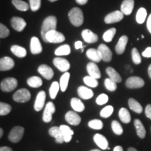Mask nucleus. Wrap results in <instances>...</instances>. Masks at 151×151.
I'll list each match as a JSON object with an SVG mask.
<instances>
[{"label":"nucleus","instance_id":"a211bd4d","mask_svg":"<svg viewBox=\"0 0 151 151\" xmlns=\"http://www.w3.org/2000/svg\"><path fill=\"white\" fill-rule=\"evenodd\" d=\"M43 50L40 41L37 37H33L30 41V51L33 55L40 54Z\"/></svg>","mask_w":151,"mask_h":151},{"label":"nucleus","instance_id":"0e129e2a","mask_svg":"<svg viewBox=\"0 0 151 151\" xmlns=\"http://www.w3.org/2000/svg\"><path fill=\"white\" fill-rule=\"evenodd\" d=\"M49 1H50V2H54V1H58V0H49Z\"/></svg>","mask_w":151,"mask_h":151},{"label":"nucleus","instance_id":"6e6d98bb","mask_svg":"<svg viewBox=\"0 0 151 151\" xmlns=\"http://www.w3.org/2000/svg\"><path fill=\"white\" fill-rule=\"evenodd\" d=\"M0 151H13V150L12 148H10V147L2 146L0 148Z\"/></svg>","mask_w":151,"mask_h":151},{"label":"nucleus","instance_id":"b1692460","mask_svg":"<svg viewBox=\"0 0 151 151\" xmlns=\"http://www.w3.org/2000/svg\"><path fill=\"white\" fill-rule=\"evenodd\" d=\"M127 41L128 37L125 35L122 36V37L119 39L118 42L116 46V52L117 54L121 55L123 53L124 50H125L126 46H127Z\"/></svg>","mask_w":151,"mask_h":151},{"label":"nucleus","instance_id":"7c9ffc66","mask_svg":"<svg viewBox=\"0 0 151 151\" xmlns=\"http://www.w3.org/2000/svg\"><path fill=\"white\" fill-rule=\"evenodd\" d=\"M128 104H129V109L134 111L135 113H141L143 111V107L140 104V103L138 102L137 100L133 99V98H130L128 100Z\"/></svg>","mask_w":151,"mask_h":151},{"label":"nucleus","instance_id":"f8f14e48","mask_svg":"<svg viewBox=\"0 0 151 151\" xmlns=\"http://www.w3.org/2000/svg\"><path fill=\"white\" fill-rule=\"evenodd\" d=\"M65 120L71 125H78L81 122V118L76 111H69L65 114Z\"/></svg>","mask_w":151,"mask_h":151},{"label":"nucleus","instance_id":"603ef678","mask_svg":"<svg viewBox=\"0 0 151 151\" xmlns=\"http://www.w3.org/2000/svg\"><path fill=\"white\" fill-rule=\"evenodd\" d=\"M142 55L145 58H151V47H148L142 52Z\"/></svg>","mask_w":151,"mask_h":151},{"label":"nucleus","instance_id":"13d9d810","mask_svg":"<svg viewBox=\"0 0 151 151\" xmlns=\"http://www.w3.org/2000/svg\"><path fill=\"white\" fill-rule=\"evenodd\" d=\"M113 151H123V148L120 146H117L113 149Z\"/></svg>","mask_w":151,"mask_h":151},{"label":"nucleus","instance_id":"2eb2a0df","mask_svg":"<svg viewBox=\"0 0 151 151\" xmlns=\"http://www.w3.org/2000/svg\"><path fill=\"white\" fill-rule=\"evenodd\" d=\"M46 94L44 91H40L37 94L35 102V110L36 111H40L43 108L46 101Z\"/></svg>","mask_w":151,"mask_h":151},{"label":"nucleus","instance_id":"2f4dec72","mask_svg":"<svg viewBox=\"0 0 151 151\" xmlns=\"http://www.w3.org/2000/svg\"><path fill=\"white\" fill-rule=\"evenodd\" d=\"M119 118L123 123H129L131 121V116L129 111L125 108H121L118 113Z\"/></svg>","mask_w":151,"mask_h":151},{"label":"nucleus","instance_id":"a878e982","mask_svg":"<svg viewBox=\"0 0 151 151\" xmlns=\"http://www.w3.org/2000/svg\"><path fill=\"white\" fill-rule=\"evenodd\" d=\"M60 129L61 130L62 134L64 136V138H65V142H70L71 139H72V136L73 135V133H74L73 130L69 126L64 125V124L60 125Z\"/></svg>","mask_w":151,"mask_h":151},{"label":"nucleus","instance_id":"9d476101","mask_svg":"<svg viewBox=\"0 0 151 151\" xmlns=\"http://www.w3.org/2000/svg\"><path fill=\"white\" fill-rule=\"evenodd\" d=\"M124 14L121 11H115L107 15L104 18V22L106 24H112L118 22L123 19Z\"/></svg>","mask_w":151,"mask_h":151},{"label":"nucleus","instance_id":"a19ab883","mask_svg":"<svg viewBox=\"0 0 151 151\" xmlns=\"http://www.w3.org/2000/svg\"><path fill=\"white\" fill-rule=\"evenodd\" d=\"M103 126L104 124L102 121L99 120V119H94V120H90L88 122V127L93 129L100 130L102 129Z\"/></svg>","mask_w":151,"mask_h":151},{"label":"nucleus","instance_id":"4c0bfd02","mask_svg":"<svg viewBox=\"0 0 151 151\" xmlns=\"http://www.w3.org/2000/svg\"><path fill=\"white\" fill-rule=\"evenodd\" d=\"M60 90V83L57 81L52 83L51 86L50 87V89H49V94H50V97L52 99H55L57 97V94H58V92Z\"/></svg>","mask_w":151,"mask_h":151},{"label":"nucleus","instance_id":"e2e57ef3","mask_svg":"<svg viewBox=\"0 0 151 151\" xmlns=\"http://www.w3.org/2000/svg\"><path fill=\"white\" fill-rule=\"evenodd\" d=\"M90 151H101L100 150H98V149H94V150H91Z\"/></svg>","mask_w":151,"mask_h":151},{"label":"nucleus","instance_id":"72a5a7b5","mask_svg":"<svg viewBox=\"0 0 151 151\" xmlns=\"http://www.w3.org/2000/svg\"><path fill=\"white\" fill-rule=\"evenodd\" d=\"M27 83L31 88H37L42 86L43 81L39 76H32L27 79Z\"/></svg>","mask_w":151,"mask_h":151},{"label":"nucleus","instance_id":"864d4df0","mask_svg":"<svg viewBox=\"0 0 151 151\" xmlns=\"http://www.w3.org/2000/svg\"><path fill=\"white\" fill-rule=\"evenodd\" d=\"M84 46H83V43L81 41H78L75 43V48L76 49H83L84 48Z\"/></svg>","mask_w":151,"mask_h":151},{"label":"nucleus","instance_id":"de8ad7c7","mask_svg":"<svg viewBox=\"0 0 151 151\" xmlns=\"http://www.w3.org/2000/svg\"><path fill=\"white\" fill-rule=\"evenodd\" d=\"M29 6L32 11H37L41 8V0H29Z\"/></svg>","mask_w":151,"mask_h":151},{"label":"nucleus","instance_id":"c756f323","mask_svg":"<svg viewBox=\"0 0 151 151\" xmlns=\"http://www.w3.org/2000/svg\"><path fill=\"white\" fill-rule=\"evenodd\" d=\"M11 51L15 55L18 57V58H24L27 55V50L23 47L18 46V45H14L11 47Z\"/></svg>","mask_w":151,"mask_h":151},{"label":"nucleus","instance_id":"4be33fe9","mask_svg":"<svg viewBox=\"0 0 151 151\" xmlns=\"http://www.w3.org/2000/svg\"><path fill=\"white\" fill-rule=\"evenodd\" d=\"M134 6V0H124L121 4L120 11H122L124 15L129 16L132 14V11H133Z\"/></svg>","mask_w":151,"mask_h":151},{"label":"nucleus","instance_id":"9b49d317","mask_svg":"<svg viewBox=\"0 0 151 151\" xmlns=\"http://www.w3.org/2000/svg\"><path fill=\"white\" fill-rule=\"evenodd\" d=\"M98 50H99L100 55H101V60L106 62H111L112 60L113 53L111 52V49L109 48L106 45L100 44L98 47Z\"/></svg>","mask_w":151,"mask_h":151},{"label":"nucleus","instance_id":"e433bc0d","mask_svg":"<svg viewBox=\"0 0 151 151\" xmlns=\"http://www.w3.org/2000/svg\"><path fill=\"white\" fill-rule=\"evenodd\" d=\"M147 17V11L145 8L141 7L138 10L136 16V20L139 24H143L145 22Z\"/></svg>","mask_w":151,"mask_h":151},{"label":"nucleus","instance_id":"8fccbe9b","mask_svg":"<svg viewBox=\"0 0 151 151\" xmlns=\"http://www.w3.org/2000/svg\"><path fill=\"white\" fill-rule=\"evenodd\" d=\"M9 34H10V31L8 28L2 23L0 24V38L1 39L6 38L9 36Z\"/></svg>","mask_w":151,"mask_h":151},{"label":"nucleus","instance_id":"58836bf2","mask_svg":"<svg viewBox=\"0 0 151 151\" xmlns=\"http://www.w3.org/2000/svg\"><path fill=\"white\" fill-rule=\"evenodd\" d=\"M116 33V28H111L106 31L103 35V39L106 42H111Z\"/></svg>","mask_w":151,"mask_h":151},{"label":"nucleus","instance_id":"052dcab7","mask_svg":"<svg viewBox=\"0 0 151 151\" xmlns=\"http://www.w3.org/2000/svg\"><path fill=\"white\" fill-rule=\"evenodd\" d=\"M127 151H138L137 149L134 148H132V147H130L127 149Z\"/></svg>","mask_w":151,"mask_h":151},{"label":"nucleus","instance_id":"37998d69","mask_svg":"<svg viewBox=\"0 0 151 151\" xmlns=\"http://www.w3.org/2000/svg\"><path fill=\"white\" fill-rule=\"evenodd\" d=\"M113 111H114V109H113L112 106H105L101 111V112H100V116L104 118H109V117H110L112 115Z\"/></svg>","mask_w":151,"mask_h":151},{"label":"nucleus","instance_id":"20e7f679","mask_svg":"<svg viewBox=\"0 0 151 151\" xmlns=\"http://www.w3.org/2000/svg\"><path fill=\"white\" fill-rule=\"evenodd\" d=\"M31 98L29 91L25 88H22L15 92L13 95V99L18 103H24L29 101Z\"/></svg>","mask_w":151,"mask_h":151},{"label":"nucleus","instance_id":"ea45409f","mask_svg":"<svg viewBox=\"0 0 151 151\" xmlns=\"http://www.w3.org/2000/svg\"><path fill=\"white\" fill-rule=\"evenodd\" d=\"M83 81L85 84L87 85L88 86L90 87V88H97L99 85L97 79L93 78V77L90 76H85L83 78Z\"/></svg>","mask_w":151,"mask_h":151},{"label":"nucleus","instance_id":"c9c22d12","mask_svg":"<svg viewBox=\"0 0 151 151\" xmlns=\"http://www.w3.org/2000/svg\"><path fill=\"white\" fill-rule=\"evenodd\" d=\"M71 53V48L68 44L62 45L58 48L55 51V54L58 56L68 55Z\"/></svg>","mask_w":151,"mask_h":151},{"label":"nucleus","instance_id":"473e14b6","mask_svg":"<svg viewBox=\"0 0 151 151\" xmlns=\"http://www.w3.org/2000/svg\"><path fill=\"white\" fill-rule=\"evenodd\" d=\"M70 78V73L69 72H65L63 75L62 76L60 80V90L62 92H65L67 89L68 84H69V81Z\"/></svg>","mask_w":151,"mask_h":151},{"label":"nucleus","instance_id":"6e6552de","mask_svg":"<svg viewBox=\"0 0 151 151\" xmlns=\"http://www.w3.org/2000/svg\"><path fill=\"white\" fill-rule=\"evenodd\" d=\"M55 112V106L52 101H49L45 106L43 114V121L44 122H50L52 120V114Z\"/></svg>","mask_w":151,"mask_h":151},{"label":"nucleus","instance_id":"6ab92c4d","mask_svg":"<svg viewBox=\"0 0 151 151\" xmlns=\"http://www.w3.org/2000/svg\"><path fill=\"white\" fill-rule=\"evenodd\" d=\"M81 35H82L83 40L88 43H96L98 41V39H99L98 35L94 34V32H92L91 30L90 29H86L83 30Z\"/></svg>","mask_w":151,"mask_h":151},{"label":"nucleus","instance_id":"79ce46f5","mask_svg":"<svg viewBox=\"0 0 151 151\" xmlns=\"http://www.w3.org/2000/svg\"><path fill=\"white\" fill-rule=\"evenodd\" d=\"M111 128H112L113 132L116 135H121L123 133V129H122L121 124L117 120H113L111 122Z\"/></svg>","mask_w":151,"mask_h":151},{"label":"nucleus","instance_id":"680f3d73","mask_svg":"<svg viewBox=\"0 0 151 151\" xmlns=\"http://www.w3.org/2000/svg\"><path fill=\"white\" fill-rule=\"evenodd\" d=\"M3 134H4L3 129H2V128H0V137H2V136H3Z\"/></svg>","mask_w":151,"mask_h":151},{"label":"nucleus","instance_id":"f03ea898","mask_svg":"<svg viewBox=\"0 0 151 151\" xmlns=\"http://www.w3.org/2000/svg\"><path fill=\"white\" fill-rule=\"evenodd\" d=\"M71 23L75 27H80L83 23L84 17L83 11L78 7H74L71 9L68 14Z\"/></svg>","mask_w":151,"mask_h":151},{"label":"nucleus","instance_id":"49530a36","mask_svg":"<svg viewBox=\"0 0 151 151\" xmlns=\"http://www.w3.org/2000/svg\"><path fill=\"white\" fill-rule=\"evenodd\" d=\"M132 58L133 62L135 65H139L141 62V57L139 51L136 48H134L132 50Z\"/></svg>","mask_w":151,"mask_h":151},{"label":"nucleus","instance_id":"c85d7f7f","mask_svg":"<svg viewBox=\"0 0 151 151\" xmlns=\"http://www.w3.org/2000/svg\"><path fill=\"white\" fill-rule=\"evenodd\" d=\"M106 72L108 74L109 78L114 81V82H116V83H120L122 81V78L120 75L113 68L111 67H107L106 69Z\"/></svg>","mask_w":151,"mask_h":151},{"label":"nucleus","instance_id":"39448f33","mask_svg":"<svg viewBox=\"0 0 151 151\" xmlns=\"http://www.w3.org/2000/svg\"><path fill=\"white\" fill-rule=\"evenodd\" d=\"M46 40L48 43H59L65 41V37L63 34L57 30H52L48 32L46 35Z\"/></svg>","mask_w":151,"mask_h":151},{"label":"nucleus","instance_id":"5701e85b","mask_svg":"<svg viewBox=\"0 0 151 151\" xmlns=\"http://www.w3.org/2000/svg\"><path fill=\"white\" fill-rule=\"evenodd\" d=\"M78 96L81 99L87 100L90 99L94 96V92L91 89L85 86H80L77 90Z\"/></svg>","mask_w":151,"mask_h":151},{"label":"nucleus","instance_id":"cd10ccee","mask_svg":"<svg viewBox=\"0 0 151 151\" xmlns=\"http://www.w3.org/2000/svg\"><path fill=\"white\" fill-rule=\"evenodd\" d=\"M71 106L76 112H83L85 110L84 104L78 98H72L71 99Z\"/></svg>","mask_w":151,"mask_h":151},{"label":"nucleus","instance_id":"ddd939ff","mask_svg":"<svg viewBox=\"0 0 151 151\" xmlns=\"http://www.w3.org/2000/svg\"><path fill=\"white\" fill-rule=\"evenodd\" d=\"M11 24L12 27L17 32H22L27 25L25 20L20 17H14L11 20Z\"/></svg>","mask_w":151,"mask_h":151},{"label":"nucleus","instance_id":"f3484780","mask_svg":"<svg viewBox=\"0 0 151 151\" xmlns=\"http://www.w3.org/2000/svg\"><path fill=\"white\" fill-rule=\"evenodd\" d=\"M38 72L47 80H50L54 76V71L51 67L46 65H41L38 68Z\"/></svg>","mask_w":151,"mask_h":151},{"label":"nucleus","instance_id":"4d7b16f0","mask_svg":"<svg viewBox=\"0 0 151 151\" xmlns=\"http://www.w3.org/2000/svg\"><path fill=\"white\" fill-rule=\"evenodd\" d=\"M76 1L80 5H85L86 4L88 3V0H76Z\"/></svg>","mask_w":151,"mask_h":151},{"label":"nucleus","instance_id":"0eeeda50","mask_svg":"<svg viewBox=\"0 0 151 151\" xmlns=\"http://www.w3.org/2000/svg\"><path fill=\"white\" fill-rule=\"evenodd\" d=\"M145 82L143 78L138 76H132L127 78L125 82V86L129 89H137L144 86Z\"/></svg>","mask_w":151,"mask_h":151},{"label":"nucleus","instance_id":"412c9836","mask_svg":"<svg viewBox=\"0 0 151 151\" xmlns=\"http://www.w3.org/2000/svg\"><path fill=\"white\" fill-rule=\"evenodd\" d=\"M49 134L55 139V142L58 143H62L65 142V138L62 134L61 130L58 127H52L50 128L48 131Z\"/></svg>","mask_w":151,"mask_h":151},{"label":"nucleus","instance_id":"f704fd0d","mask_svg":"<svg viewBox=\"0 0 151 151\" xmlns=\"http://www.w3.org/2000/svg\"><path fill=\"white\" fill-rule=\"evenodd\" d=\"M13 5L20 11H27L29 9V4L22 0H12Z\"/></svg>","mask_w":151,"mask_h":151},{"label":"nucleus","instance_id":"3c124183","mask_svg":"<svg viewBox=\"0 0 151 151\" xmlns=\"http://www.w3.org/2000/svg\"><path fill=\"white\" fill-rule=\"evenodd\" d=\"M145 114L147 118L151 120V104H148L145 109Z\"/></svg>","mask_w":151,"mask_h":151},{"label":"nucleus","instance_id":"c03bdc74","mask_svg":"<svg viewBox=\"0 0 151 151\" xmlns=\"http://www.w3.org/2000/svg\"><path fill=\"white\" fill-rule=\"evenodd\" d=\"M104 86L109 91L113 92L117 89V85L116 83L111 80L110 78H106L104 81Z\"/></svg>","mask_w":151,"mask_h":151},{"label":"nucleus","instance_id":"aec40b11","mask_svg":"<svg viewBox=\"0 0 151 151\" xmlns=\"http://www.w3.org/2000/svg\"><path fill=\"white\" fill-rule=\"evenodd\" d=\"M94 141L101 150H106L109 148V141L104 136L101 134H96L93 137Z\"/></svg>","mask_w":151,"mask_h":151},{"label":"nucleus","instance_id":"a18cd8bd","mask_svg":"<svg viewBox=\"0 0 151 151\" xmlns=\"http://www.w3.org/2000/svg\"><path fill=\"white\" fill-rule=\"evenodd\" d=\"M11 109H12V108L8 104L4 102L0 103V115L1 116L9 114L11 112Z\"/></svg>","mask_w":151,"mask_h":151},{"label":"nucleus","instance_id":"dca6fc26","mask_svg":"<svg viewBox=\"0 0 151 151\" xmlns=\"http://www.w3.org/2000/svg\"><path fill=\"white\" fill-rule=\"evenodd\" d=\"M86 69L87 71L89 73V76H90L93 77V78L96 79H99L101 78V75L99 67H98V66L96 65L94 62H89V63L87 65Z\"/></svg>","mask_w":151,"mask_h":151},{"label":"nucleus","instance_id":"5fc2aeb1","mask_svg":"<svg viewBox=\"0 0 151 151\" xmlns=\"http://www.w3.org/2000/svg\"><path fill=\"white\" fill-rule=\"evenodd\" d=\"M147 28H148L149 32L151 34V14L149 16L148 20H147Z\"/></svg>","mask_w":151,"mask_h":151},{"label":"nucleus","instance_id":"09e8293b","mask_svg":"<svg viewBox=\"0 0 151 151\" xmlns=\"http://www.w3.org/2000/svg\"><path fill=\"white\" fill-rule=\"evenodd\" d=\"M109 101V97L107 94H101L98 96L97 99H96V103L98 105H104L106 104Z\"/></svg>","mask_w":151,"mask_h":151},{"label":"nucleus","instance_id":"423d86ee","mask_svg":"<svg viewBox=\"0 0 151 151\" xmlns=\"http://www.w3.org/2000/svg\"><path fill=\"white\" fill-rule=\"evenodd\" d=\"M24 129L22 127L16 126L11 130L9 134V140L12 143H18L23 137Z\"/></svg>","mask_w":151,"mask_h":151},{"label":"nucleus","instance_id":"4468645a","mask_svg":"<svg viewBox=\"0 0 151 151\" xmlns=\"http://www.w3.org/2000/svg\"><path fill=\"white\" fill-rule=\"evenodd\" d=\"M15 66V62L10 57H4L0 60V70L1 71H9L13 69Z\"/></svg>","mask_w":151,"mask_h":151},{"label":"nucleus","instance_id":"393cba45","mask_svg":"<svg viewBox=\"0 0 151 151\" xmlns=\"http://www.w3.org/2000/svg\"><path fill=\"white\" fill-rule=\"evenodd\" d=\"M86 56L93 62H99L102 60L99 50H97V49H88L86 52Z\"/></svg>","mask_w":151,"mask_h":151},{"label":"nucleus","instance_id":"f257e3e1","mask_svg":"<svg viewBox=\"0 0 151 151\" xmlns=\"http://www.w3.org/2000/svg\"><path fill=\"white\" fill-rule=\"evenodd\" d=\"M57 27V18L55 16H50L47 17V18L43 20L42 26H41V36L43 41L48 43L46 40V35L48 32L52 31V30H56Z\"/></svg>","mask_w":151,"mask_h":151},{"label":"nucleus","instance_id":"bf43d9fd","mask_svg":"<svg viewBox=\"0 0 151 151\" xmlns=\"http://www.w3.org/2000/svg\"><path fill=\"white\" fill-rule=\"evenodd\" d=\"M148 75H149V77L151 78V65L149 66L148 67Z\"/></svg>","mask_w":151,"mask_h":151},{"label":"nucleus","instance_id":"1a4fd4ad","mask_svg":"<svg viewBox=\"0 0 151 151\" xmlns=\"http://www.w3.org/2000/svg\"><path fill=\"white\" fill-rule=\"evenodd\" d=\"M53 65H55L57 69H58L62 72H67V71L70 69V63L67 60L65 59V58H55L53 60Z\"/></svg>","mask_w":151,"mask_h":151},{"label":"nucleus","instance_id":"bb28decb","mask_svg":"<svg viewBox=\"0 0 151 151\" xmlns=\"http://www.w3.org/2000/svg\"><path fill=\"white\" fill-rule=\"evenodd\" d=\"M134 127L136 128L138 137L141 138V139H144L145 137H146V132L142 122L139 119H135L134 121Z\"/></svg>","mask_w":151,"mask_h":151},{"label":"nucleus","instance_id":"7ed1b4c3","mask_svg":"<svg viewBox=\"0 0 151 151\" xmlns=\"http://www.w3.org/2000/svg\"><path fill=\"white\" fill-rule=\"evenodd\" d=\"M18 86V81L15 78H6L1 82L0 88L3 92H9L16 89Z\"/></svg>","mask_w":151,"mask_h":151}]
</instances>
